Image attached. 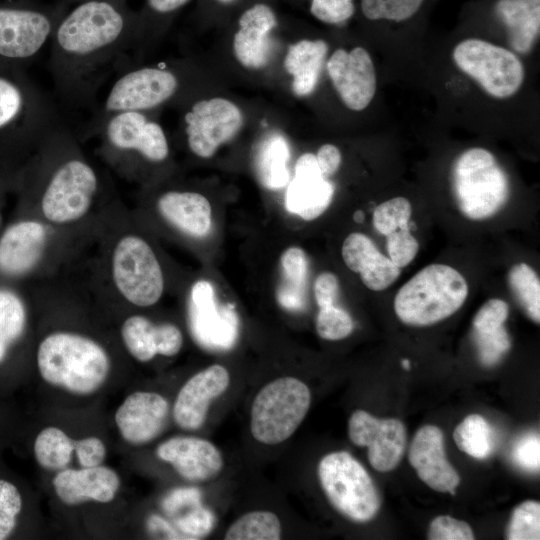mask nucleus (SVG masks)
Instances as JSON below:
<instances>
[{
    "label": "nucleus",
    "instance_id": "1",
    "mask_svg": "<svg viewBox=\"0 0 540 540\" xmlns=\"http://www.w3.org/2000/svg\"><path fill=\"white\" fill-rule=\"evenodd\" d=\"M139 38V13L127 0H85L69 8L50 42L49 67L58 95L87 105L110 75L126 69Z\"/></svg>",
    "mask_w": 540,
    "mask_h": 540
},
{
    "label": "nucleus",
    "instance_id": "2",
    "mask_svg": "<svg viewBox=\"0 0 540 540\" xmlns=\"http://www.w3.org/2000/svg\"><path fill=\"white\" fill-rule=\"evenodd\" d=\"M29 188L45 220L58 225L83 218L102 190L100 173L62 121L31 157Z\"/></svg>",
    "mask_w": 540,
    "mask_h": 540
},
{
    "label": "nucleus",
    "instance_id": "3",
    "mask_svg": "<svg viewBox=\"0 0 540 540\" xmlns=\"http://www.w3.org/2000/svg\"><path fill=\"white\" fill-rule=\"evenodd\" d=\"M84 134L100 138V155L124 177H135L144 164L159 165L170 156L165 131L150 111L111 114Z\"/></svg>",
    "mask_w": 540,
    "mask_h": 540
},
{
    "label": "nucleus",
    "instance_id": "4",
    "mask_svg": "<svg viewBox=\"0 0 540 540\" xmlns=\"http://www.w3.org/2000/svg\"><path fill=\"white\" fill-rule=\"evenodd\" d=\"M37 368L48 384L76 395H90L106 381L110 358L95 340L78 333L57 331L38 345Z\"/></svg>",
    "mask_w": 540,
    "mask_h": 540
},
{
    "label": "nucleus",
    "instance_id": "5",
    "mask_svg": "<svg viewBox=\"0 0 540 540\" xmlns=\"http://www.w3.org/2000/svg\"><path fill=\"white\" fill-rule=\"evenodd\" d=\"M61 121L54 103L33 83L20 74L0 72V152L34 153Z\"/></svg>",
    "mask_w": 540,
    "mask_h": 540
},
{
    "label": "nucleus",
    "instance_id": "6",
    "mask_svg": "<svg viewBox=\"0 0 540 540\" xmlns=\"http://www.w3.org/2000/svg\"><path fill=\"white\" fill-rule=\"evenodd\" d=\"M468 285L459 271L445 264H430L397 292L394 310L411 326H428L454 314L465 302Z\"/></svg>",
    "mask_w": 540,
    "mask_h": 540
},
{
    "label": "nucleus",
    "instance_id": "7",
    "mask_svg": "<svg viewBox=\"0 0 540 540\" xmlns=\"http://www.w3.org/2000/svg\"><path fill=\"white\" fill-rule=\"evenodd\" d=\"M63 0H0V64L18 65L34 60L47 45L69 9Z\"/></svg>",
    "mask_w": 540,
    "mask_h": 540
},
{
    "label": "nucleus",
    "instance_id": "8",
    "mask_svg": "<svg viewBox=\"0 0 540 540\" xmlns=\"http://www.w3.org/2000/svg\"><path fill=\"white\" fill-rule=\"evenodd\" d=\"M452 189L459 210L472 220L495 215L510 194L505 171L490 151L480 147L458 156L452 170Z\"/></svg>",
    "mask_w": 540,
    "mask_h": 540
},
{
    "label": "nucleus",
    "instance_id": "9",
    "mask_svg": "<svg viewBox=\"0 0 540 540\" xmlns=\"http://www.w3.org/2000/svg\"><path fill=\"white\" fill-rule=\"evenodd\" d=\"M181 86V77L174 68L161 65L126 68L113 81L84 132L117 112H151L173 100Z\"/></svg>",
    "mask_w": 540,
    "mask_h": 540
},
{
    "label": "nucleus",
    "instance_id": "10",
    "mask_svg": "<svg viewBox=\"0 0 540 540\" xmlns=\"http://www.w3.org/2000/svg\"><path fill=\"white\" fill-rule=\"evenodd\" d=\"M310 404V390L301 380L285 376L269 382L252 403V436L265 445L286 441L301 425Z\"/></svg>",
    "mask_w": 540,
    "mask_h": 540
},
{
    "label": "nucleus",
    "instance_id": "11",
    "mask_svg": "<svg viewBox=\"0 0 540 540\" xmlns=\"http://www.w3.org/2000/svg\"><path fill=\"white\" fill-rule=\"evenodd\" d=\"M320 485L331 505L357 523L373 519L380 508V496L366 469L350 453L337 451L319 462Z\"/></svg>",
    "mask_w": 540,
    "mask_h": 540
},
{
    "label": "nucleus",
    "instance_id": "12",
    "mask_svg": "<svg viewBox=\"0 0 540 540\" xmlns=\"http://www.w3.org/2000/svg\"><path fill=\"white\" fill-rule=\"evenodd\" d=\"M452 57L457 67L492 97L509 98L524 81V67L517 55L489 41L464 39L454 47Z\"/></svg>",
    "mask_w": 540,
    "mask_h": 540
},
{
    "label": "nucleus",
    "instance_id": "13",
    "mask_svg": "<svg viewBox=\"0 0 540 540\" xmlns=\"http://www.w3.org/2000/svg\"><path fill=\"white\" fill-rule=\"evenodd\" d=\"M111 274L121 296L138 307L152 306L164 291V276L151 246L141 237L125 235L114 246Z\"/></svg>",
    "mask_w": 540,
    "mask_h": 540
},
{
    "label": "nucleus",
    "instance_id": "14",
    "mask_svg": "<svg viewBox=\"0 0 540 540\" xmlns=\"http://www.w3.org/2000/svg\"><path fill=\"white\" fill-rule=\"evenodd\" d=\"M183 125L190 152L207 159L237 135L243 125V115L240 108L226 98L201 99L188 107Z\"/></svg>",
    "mask_w": 540,
    "mask_h": 540
},
{
    "label": "nucleus",
    "instance_id": "15",
    "mask_svg": "<svg viewBox=\"0 0 540 540\" xmlns=\"http://www.w3.org/2000/svg\"><path fill=\"white\" fill-rule=\"evenodd\" d=\"M348 435L356 446L368 447L369 462L379 472L393 470L406 447V429L400 420L379 419L360 409L349 418Z\"/></svg>",
    "mask_w": 540,
    "mask_h": 540
},
{
    "label": "nucleus",
    "instance_id": "16",
    "mask_svg": "<svg viewBox=\"0 0 540 540\" xmlns=\"http://www.w3.org/2000/svg\"><path fill=\"white\" fill-rule=\"evenodd\" d=\"M326 68L335 90L350 110L362 111L368 107L376 92L377 79L366 49H337L329 57Z\"/></svg>",
    "mask_w": 540,
    "mask_h": 540
},
{
    "label": "nucleus",
    "instance_id": "17",
    "mask_svg": "<svg viewBox=\"0 0 540 540\" xmlns=\"http://www.w3.org/2000/svg\"><path fill=\"white\" fill-rule=\"evenodd\" d=\"M278 26V15L268 0H253L236 19L233 51L237 61L248 69H261L269 58L270 37Z\"/></svg>",
    "mask_w": 540,
    "mask_h": 540
},
{
    "label": "nucleus",
    "instance_id": "18",
    "mask_svg": "<svg viewBox=\"0 0 540 540\" xmlns=\"http://www.w3.org/2000/svg\"><path fill=\"white\" fill-rule=\"evenodd\" d=\"M168 415L169 403L164 396L156 392L136 391L124 399L114 419L127 443L143 445L162 433Z\"/></svg>",
    "mask_w": 540,
    "mask_h": 540
},
{
    "label": "nucleus",
    "instance_id": "19",
    "mask_svg": "<svg viewBox=\"0 0 540 540\" xmlns=\"http://www.w3.org/2000/svg\"><path fill=\"white\" fill-rule=\"evenodd\" d=\"M230 375L219 364L211 365L189 378L179 390L173 417L183 430H198L204 424L211 402L228 388Z\"/></svg>",
    "mask_w": 540,
    "mask_h": 540
},
{
    "label": "nucleus",
    "instance_id": "20",
    "mask_svg": "<svg viewBox=\"0 0 540 540\" xmlns=\"http://www.w3.org/2000/svg\"><path fill=\"white\" fill-rule=\"evenodd\" d=\"M157 457L173 466L176 472L191 482L208 481L223 468V457L210 441L195 436H175L156 449Z\"/></svg>",
    "mask_w": 540,
    "mask_h": 540
},
{
    "label": "nucleus",
    "instance_id": "21",
    "mask_svg": "<svg viewBox=\"0 0 540 540\" xmlns=\"http://www.w3.org/2000/svg\"><path fill=\"white\" fill-rule=\"evenodd\" d=\"M333 195L334 185L321 173L316 156L301 155L285 194L287 210L304 220H313L329 207Z\"/></svg>",
    "mask_w": 540,
    "mask_h": 540
},
{
    "label": "nucleus",
    "instance_id": "22",
    "mask_svg": "<svg viewBox=\"0 0 540 540\" xmlns=\"http://www.w3.org/2000/svg\"><path fill=\"white\" fill-rule=\"evenodd\" d=\"M408 457L418 477L430 488L455 493L460 477L446 458L443 433L437 426L425 425L416 432Z\"/></svg>",
    "mask_w": 540,
    "mask_h": 540
},
{
    "label": "nucleus",
    "instance_id": "23",
    "mask_svg": "<svg viewBox=\"0 0 540 540\" xmlns=\"http://www.w3.org/2000/svg\"><path fill=\"white\" fill-rule=\"evenodd\" d=\"M48 240L47 226L37 220H21L8 226L0 237V272L22 276L33 270Z\"/></svg>",
    "mask_w": 540,
    "mask_h": 540
},
{
    "label": "nucleus",
    "instance_id": "24",
    "mask_svg": "<svg viewBox=\"0 0 540 540\" xmlns=\"http://www.w3.org/2000/svg\"><path fill=\"white\" fill-rule=\"evenodd\" d=\"M57 497L69 506L90 500L109 503L120 487L118 474L107 466L62 469L52 481Z\"/></svg>",
    "mask_w": 540,
    "mask_h": 540
},
{
    "label": "nucleus",
    "instance_id": "25",
    "mask_svg": "<svg viewBox=\"0 0 540 540\" xmlns=\"http://www.w3.org/2000/svg\"><path fill=\"white\" fill-rule=\"evenodd\" d=\"M121 337L127 351L139 362H148L157 354L174 356L183 345L182 333L176 325L154 324L142 315H132L125 319Z\"/></svg>",
    "mask_w": 540,
    "mask_h": 540
},
{
    "label": "nucleus",
    "instance_id": "26",
    "mask_svg": "<svg viewBox=\"0 0 540 540\" xmlns=\"http://www.w3.org/2000/svg\"><path fill=\"white\" fill-rule=\"evenodd\" d=\"M341 253L346 266L359 273L363 284L370 290L387 289L401 273V268L384 256L363 233L354 232L348 235L343 242Z\"/></svg>",
    "mask_w": 540,
    "mask_h": 540
},
{
    "label": "nucleus",
    "instance_id": "27",
    "mask_svg": "<svg viewBox=\"0 0 540 540\" xmlns=\"http://www.w3.org/2000/svg\"><path fill=\"white\" fill-rule=\"evenodd\" d=\"M490 11L506 32L511 48L529 53L540 33V0H493Z\"/></svg>",
    "mask_w": 540,
    "mask_h": 540
},
{
    "label": "nucleus",
    "instance_id": "28",
    "mask_svg": "<svg viewBox=\"0 0 540 540\" xmlns=\"http://www.w3.org/2000/svg\"><path fill=\"white\" fill-rule=\"evenodd\" d=\"M157 209L166 221L187 235L203 237L210 230L211 204L198 192L166 191L159 196Z\"/></svg>",
    "mask_w": 540,
    "mask_h": 540
},
{
    "label": "nucleus",
    "instance_id": "29",
    "mask_svg": "<svg viewBox=\"0 0 540 540\" xmlns=\"http://www.w3.org/2000/svg\"><path fill=\"white\" fill-rule=\"evenodd\" d=\"M327 52L328 45L323 39H302L288 48L284 67L292 77L295 95L302 97L313 92Z\"/></svg>",
    "mask_w": 540,
    "mask_h": 540
},
{
    "label": "nucleus",
    "instance_id": "30",
    "mask_svg": "<svg viewBox=\"0 0 540 540\" xmlns=\"http://www.w3.org/2000/svg\"><path fill=\"white\" fill-rule=\"evenodd\" d=\"M230 318V313L223 317L216 308L213 288L209 282L200 280L193 285L189 300V319L199 341L212 343L214 332L219 345L224 343L222 332L230 340L232 329Z\"/></svg>",
    "mask_w": 540,
    "mask_h": 540
},
{
    "label": "nucleus",
    "instance_id": "31",
    "mask_svg": "<svg viewBox=\"0 0 540 540\" xmlns=\"http://www.w3.org/2000/svg\"><path fill=\"white\" fill-rule=\"evenodd\" d=\"M281 281L277 287V300L287 309L303 307L308 261L305 252L296 246L286 249L280 257Z\"/></svg>",
    "mask_w": 540,
    "mask_h": 540
},
{
    "label": "nucleus",
    "instance_id": "32",
    "mask_svg": "<svg viewBox=\"0 0 540 540\" xmlns=\"http://www.w3.org/2000/svg\"><path fill=\"white\" fill-rule=\"evenodd\" d=\"M28 325L24 300L15 291L0 288V368L23 338Z\"/></svg>",
    "mask_w": 540,
    "mask_h": 540
},
{
    "label": "nucleus",
    "instance_id": "33",
    "mask_svg": "<svg viewBox=\"0 0 540 540\" xmlns=\"http://www.w3.org/2000/svg\"><path fill=\"white\" fill-rule=\"evenodd\" d=\"M289 146L287 140L278 133L268 135L260 143L255 156V170L260 182L269 189L286 185Z\"/></svg>",
    "mask_w": 540,
    "mask_h": 540
},
{
    "label": "nucleus",
    "instance_id": "34",
    "mask_svg": "<svg viewBox=\"0 0 540 540\" xmlns=\"http://www.w3.org/2000/svg\"><path fill=\"white\" fill-rule=\"evenodd\" d=\"M75 452V440L62 429L49 426L42 429L33 443V454L38 465L49 471L67 468Z\"/></svg>",
    "mask_w": 540,
    "mask_h": 540
},
{
    "label": "nucleus",
    "instance_id": "35",
    "mask_svg": "<svg viewBox=\"0 0 540 540\" xmlns=\"http://www.w3.org/2000/svg\"><path fill=\"white\" fill-rule=\"evenodd\" d=\"M282 526L276 514L258 510L248 512L227 529L226 540H278L281 538Z\"/></svg>",
    "mask_w": 540,
    "mask_h": 540
},
{
    "label": "nucleus",
    "instance_id": "36",
    "mask_svg": "<svg viewBox=\"0 0 540 540\" xmlns=\"http://www.w3.org/2000/svg\"><path fill=\"white\" fill-rule=\"evenodd\" d=\"M427 0H359V12L369 22L402 24L416 18Z\"/></svg>",
    "mask_w": 540,
    "mask_h": 540
},
{
    "label": "nucleus",
    "instance_id": "37",
    "mask_svg": "<svg viewBox=\"0 0 540 540\" xmlns=\"http://www.w3.org/2000/svg\"><path fill=\"white\" fill-rule=\"evenodd\" d=\"M453 438L458 448L471 457L487 458L492 451V431L479 414H470L455 428Z\"/></svg>",
    "mask_w": 540,
    "mask_h": 540
},
{
    "label": "nucleus",
    "instance_id": "38",
    "mask_svg": "<svg viewBox=\"0 0 540 540\" xmlns=\"http://www.w3.org/2000/svg\"><path fill=\"white\" fill-rule=\"evenodd\" d=\"M510 289L535 323L540 322V280L532 267L526 263L515 264L508 273Z\"/></svg>",
    "mask_w": 540,
    "mask_h": 540
},
{
    "label": "nucleus",
    "instance_id": "39",
    "mask_svg": "<svg viewBox=\"0 0 540 540\" xmlns=\"http://www.w3.org/2000/svg\"><path fill=\"white\" fill-rule=\"evenodd\" d=\"M24 505V496L19 486L13 480L0 475V540L15 535Z\"/></svg>",
    "mask_w": 540,
    "mask_h": 540
},
{
    "label": "nucleus",
    "instance_id": "40",
    "mask_svg": "<svg viewBox=\"0 0 540 540\" xmlns=\"http://www.w3.org/2000/svg\"><path fill=\"white\" fill-rule=\"evenodd\" d=\"M192 0H144L139 13L138 43L151 33L160 30Z\"/></svg>",
    "mask_w": 540,
    "mask_h": 540
},
{
    "label": "nucleus",
    "instance_id": "41",
    "mask_svg": "<svg viewBox=\"0 0 540 540\" xmlns=\"http://www.w3.org/2000/svg\"><path fill=\"white\" fill-rule=\"evenodd\" d=\"M412 214L410 202L405 197H394L379 204L373 212V225L382 235L402 228H410Z\"/></svg>",
    "mask_w": 540,
    "mask_h": 540
},
{
    "label": "nucleus",
    "instance_id": "42",
    "mask_svg": "<svg viewBox=\"0 0 540 540\" xmlns=\"http://www.w3.org/2000/svg\"><path fill=\"white\" fill-rule=\"evenodd\" d=\"M509 540L540 539V504L534 500L522 502L515 507L507 527Z\"/></svg>",
    "mask_w": 540,
    "mask_h": 540
},
{
    "label": "nucleus",
    "instance_id": "43",
    "mask_svg": "<svg viewBox=\"0 0 540 540\" xmlns=\"http://www.w3.org/2000/svg\"><path fill=\"white\" fill-rule=\"evenodd\" d=\"M354 329L350 314L336 305L319 308L316 316V331L325 340H341L348 337Z\"/></svg>",
    "mask_w": 540,
    "mask_h": 540
},
{
    "label": "nucleus",
    "instance_id": "44",
    "mask_svg": "<svg viewBox=\"0 0 540 540\" xmlns=\"http://www.w3.org/2000/svg\"><path fill=\"white\" fill-rule=\"evenodd\" d=\"M307 7L315 19L335 26L347 23L357 11L356 0H307Z\"/></svg>",
    "mask_w": 540,
    "mask_h": 540
},
{
    "label": "nucleus",
    "instance_id": "45",
    "mask_svg": "<svg viewBox=\"0 0 540 540\" xmlns=\"http://www.w3.org/2000/svg\"><path fill=\"white\" fill-rule=\"evenodd\" d=\"M474 340L480 361L485 366L497 363L511 347V340L504 326L488 332L474 331Z\"/></svg>",
    "mask_w": 540,
    "mask_h": 540
},
{
    "label": "nucleus",
    "instance_id": "46",
    "mask_svg": "<svg viewBox=\"0 0 540 540\" xmlns=\"http://www.w3.org/2000/svg\"><path fill=\"white\" fill-rule=\"evenodd\" d=\"M386 246L390 260L399 268L407 266L419 250V243L410 233V228H402L386 235Z\"/></svg>",
    "mask_w": 540,
    "mask_h": 540
},
{
    "label": "nucleus",
    "instance_id": "47",
    "mask_svg": "<svg viewBox=\"0 0 540 540\" xmlns=\"http://www.w3.org/2000/svg\"><path fill=\"white\" fill-rule=\"evenodd\" d=\"M174 524L175 528L187 539H197L211 531L214 526V516L198 504L186 514L177 516Z\"/></svg>",
    "mask_w": 540,
    "mask_h": 540
},
{
    "label": "nucleus",
    "instance_id": "48",
    "mask_svg": "<svg viewBox=\"0 0 540 540\" xmlns=\"http://www.w3.org/2000/svg\"><path fill=\"white\" fill-rule=\"evenodd\" d=\"M430 540H473L474 534L468 523L450 516H438L429 526Z\"/></svg>",
    "mask_w": 540,
    "mask_h": 540
},
{
    "label": "nucleus",
    "instance_id": "49",
    "mask_svg": "<svg viewBox=\"0 0 540 540\" xmlns=\"http://www.w3.org/2000/svg\"><path fill=\"white\" fill-rule=\"evenodd\" d=\"M509 314L508 304L501 299L493 298L486 301L473 318L474 331H493L504 325Z\"/></svg>",
    "mask_w": 540,
    "mask_h": 540
},
{
    "label": "nucleus",
    "instance_id": "50",
    "mask_svg": "<svg viewBox=\"0 0 540 540\" xmlns=\"http://www.w3.org/2000/svg\"><path fill=\"white\" fill-rule=\"evenodd\" d=\"M512 458L521 468L538 471L540 467L539 435L532 433L521 437L512 449Z\"/></svg>",
    "mask_w": 540,
    "mask_h": 540
},
{
    "label": "nucleus",
    "instance_id": "51",
    "mask_svg": "<svg viewBox=\"0 0 540 540\" xmlns=\"http://www.w3.org/2000/svg\"><path fill=\"white\" fill-rule=\"evenodd\" d=\"M106 446L95 436L75 440V454L81 467L101 465L106 457Z\"/></svg>",
    "mask_w": 540,
    "mask_h": 540
},
{
    "label": "nucleus",
    "instance_id": "52",
    "mask_svg": "<svg viewBox=\"0 0 540 540\" xmlns=\"http://www.w3.org/2000/svg\"><path fill=\"white\" fill-rule=\"evenodd\" d=\"M314 296L319 308L336 305L339 296V280L332 272H323L314 282Z\"/></svg>",
    "mask_w": 540,
    "mask_h": 540
},
{
    "label": "nucleus",
    "instance_id": "53",
    "mask_svg": "<svg viewBox=\"0 0 540 540\" xmlns=\"http://www.w3.org/2000/svg\"><path fill=\"white\" fill-rule=\"evenodd\" d=\"M315 156L321 173L327 178L335 174L340 167L341 152L333 144L322 145Z\"/></svg>",
    "mask_w": 540,
    "mask_h": 540
},
{
    "label": "nucleus",
    "instance_id": "54",
    "mask_svg": "<svg viewBox=\"0 0 540 540\" xmlns=\"http://www.w3.org/2000/svg\"><path fill=\"white\" fill-rule=\"evenodd\" d=\"M148 531L164 539H185L168 521L158 515H151L147 520Z\"/></svg>",
    "mask_w": 540,
    "mask_h": 540
},
{
    "label": "nucleus",
    "instance_id": "55",
    "mask_svg": "<svg viewBox=\"0 0 540 540\" xmlns=\"http://www.w3.org/2000/svg\"><path fill=\"white\" fill-rule=\"evenodd\" d=\"M243 0H205L207 5L211 7H216L222 10L231 9L234 6H237Z\"/></svg>",
    "mask_w": 540,
    "mask_h": 540
},
{
    "label": "nucleus",
    "instance_id": "56",
    "mask_svg": "<svg viewBox=\"0 0 540 540\" xmlns=\"http://www.w3.org/2000/svg\"><path fill=\"white\" fill-rule=\"evenodd\" d=\"M364 219V214L362 211H357L355 214H354V220L356 222H362Z\"/></svg>",
    "mask_w": 540,
    "mask_h": 540
},
{
    "label": "nucleus",
    "instance_id": "57",
    "mask_svg": "<svg viewBox=\"0 0 540 540\" xmlns=\"http://www.w3.org/2000/svg\"><path fill=\"white\" fill-rule=\"evenodd\" d=\"M401 363L404 369L406 370L410 369V361L408 359H403Z\"/></svg>",
    "mask_w": 540,
    "mask_h": 540
},
{
    "label": "nucleus",
    "instance_id": "58",
    "mask_svg": "<svg viewBox=\"0 0 540 540\" xmlns=\"http://www.w3.org/2000/svg\"><path fill=\"white\" fill-rule=\"evenodd\" d=\"M63 1L67 3L68 5H74L85 0H63Z\"/></svg>",
    "mask_w": 540,
    "mask_h": 540
}]
</instances>
